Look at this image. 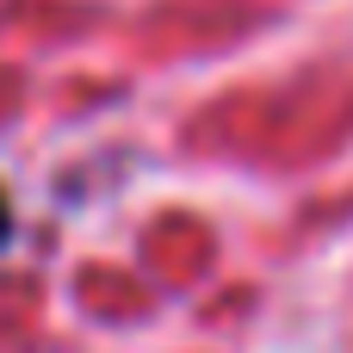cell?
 <instances>
[{
	"mask_svg": "<svg viewBox=\"0 0 353 353\" xmlns=\"http://www.w3.org/2000/svg\"><path fill=\"white\" fill-rule=\"evenodd\" d=\"M0 236H6V199H0Z\"/></svg>",
	"mask_w": 353,
	"mask_h": 353,
	"instance_id": "cell-1",
	"label": "cell"
}]
</instances>
